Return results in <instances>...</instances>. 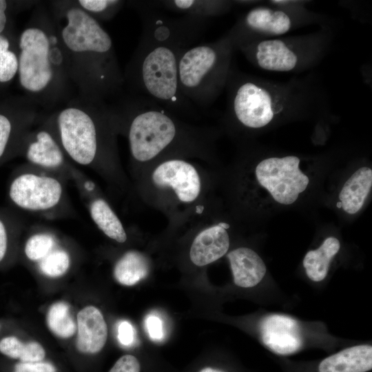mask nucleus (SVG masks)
<instances>
[{"mask_svg": "<svg viewBox=\"0 0 372 372\" xmlns=\"http://www.w3.org/2000/svg\"><path fill=\"white\" fill-rule=\"evenodd\" d=\"M46 322L50 330L61 338H69L76 331V324L70 311V307L65 302L54 303L49 309Z\"/></svg>", "mask_w": 372, "mask_h": 372, "instance_id": "bb28decb", "label": "nucleus"}, {"mask_svg": "<svg viewBox=\"0 0 372 372\" xmlns=\"http://www.w3.org/2000/svg\"><path fill=\"white\" fill-rule=\"evenodd\" d=\"M17 44V75L26 97L49 112L74 96L65 52L47 2L34 7Z\"/></svg>", "mask_w": 372, "mask_h": 372, "instance_id": "7ed1b4c3", "label": "nucleus"}, {"mask_svg": "<svg viewBox=\"0 0 372 372\" xmlns=\"http://www.w3.org/2000/svg\"><path fill=\"white\" fill-rule=\"evenodd\" d=\"M300 164V158L293 155L264 158L255 167L256 181L276 203L291 205L307 189L310 182Z\"/></svg>", "mask_w": 372, "mask_h": 372, "instance_id": "9b49d317", "label": "nucleus"}, {"mask_svg": "<svg viewBox=\"0 0 372 372\" xmlns=\"http://www.w3.org/2000/svg\"><path fill=\"white\" fill-rule=\"evenodd\" d=\"M234 50L227 33L216 41L189 46L181 52L178 67L180 89L196 107H209L226 87Z\"/></svg>", "mask_w": 372, "mask_h": 372, "instance_id": "0eeeda50", "label": "nucleus"}, {"mask_svg": "<svg viewBox=\"0 0 372 372\" xmlns=\"http://www.w3.org/2000/svg\"><path fill=\"white\" fill-rule=\"evenodd\" d=\"M77 350L84 354L100 352L107 338V327L100 310L94 306L82 309L76 317Z\"/></svg>", "mask_w": 372, "mask_h": 372, "instance_id": "f3484780", "label": "nucleus"}, {"mask_svg": "<svg viewBox=\"0 0 372 372\" xmlns=\"http://www.w3.org/2000/svg\"><path fill=\"white\" fill-rule=\"evenodd\" d=\"M340 249V242L333 236L327 238L316 249L309 251L304 259L303 266L309 278L320 282L325 278L333 258Z\"/></svg>", "mask_w": 372, "mask_h": 372, "instance_id": "5701e85b", "label": "nucleus"}, {"mask_svg": "<svg viewBox=\"0 0 372 372\" xmlns=\"http://www.w3.org/2000/svg\"><path fill=\"white\" fill-rule=\"evenodd\" d=\"M153 2L165 9L204 21L225 14L231 9L232 5V2L229 1L209 0H172Z\"/></svg>", "mask_w": 372, "mask_h": 372, "instance_id": "4be33fe9", "label": "nucleus"}, {"mask_svg": "<svg viewBox=\"0 0 372 372\" xmlns=\"http://www.w3.org/2000/svg\"><path fill=\"white\" fill-rule=\"evenodd\" d=\"M12 3L6 0H0V34L6 33L9 23V12Z\"/></svg>", "mask_w": 372, "mask_h": 372, "instance_id": "72a5a7b5", "label": "nucleus"}, {"mask_svg": "<svg viewBox=\"0 0 372 372\" xmlns=\"http://www.w3.org/2000/svg\"><path fill=\"white\" fill-rule=\"evenodd\" d=\"M84 198L90 218L106 236L119 243L127 239L125 229L107 201L96 192V185L78 171L72 180Z\"/></svg>", "mask_w": 372, "mask_h": 372, "instance_id": "2eb2a0df", "label": "nucleus"}, {"mask_svg": "<svg viewBox=\"0 0 372 372\" xmlns=\"http://www.w3.org/2000/svg\"><path fill=\"white\" fill-rule=\"evenodd\" d=\"M262 341L273 353L290 355L299 351L303 340L298 322L288 316L271 314L260 325Z\"/></svg>", "mask_w": 372, "mask_h": 372, "instance_id": "dca6fc26", "label": "nucleus"}, {"mask_svg": "<svg viewBox=\"0 0 372 372\" xmlns=\"http://www.w3.org/2000/svg\"><path fill=\"white\" fill-rule=\"evenodd\" d=\"M372 187V169L362 167L346 180L339 193L342 209L349 214L358 213L363 207Z\"/></svg>", "mask_w": 372, "mask_h": 372, "instance_id": "412c9836", "label": "nucleus"}, {"mask_svg": "<svg viewBox=\"0 0 372 372\" xmlns=\"http://www.w3.org/2000/svg\"><path fill=\"white\" fill-rule=\"evenodd\" d=\"M372 368V347L361 344L344 349L324 358L319 372H366Z\"/></svg>", "mask_w": 372, "mask_h": 372, "instance_id": "aec40b11", "label": "nucleus"}, {"mask_svg": "<svg viewBox=\"0 0 372 372\" xmlns=\"http://www.w3.org/2000/svg\"><path fill=\"white\" fill-rule=\"evenodd\" d=\"M44 114L43 112L39 121L26 134L18 153L28 165L70 180L75 166L66 156Z\"/></svg>", "mask_w": 372, "mask_h": 372, "instance_id": "f8f14e48", "label": "nucleus"}, {"mask_svg": "<svg viewBox=\"0 0 372 372\" xmlns=\"http://www.w3.org/2000/svg\"><path fill=\"white\" fill-rule=\"evenodd\" d=\"M227 116L247 130H260L284 118L325 108L324 97L311 83H274L231 68L226 87Z\"/></svg>", "mask_w": 372, "mask_h": 372, "instance_id": "423d86ee", "label": "nucleus"}, {"mask_svg": "<svg viewBox=\"0 0 372 372\" xmlns=\"http://www.w3.org/2000/svg\"><path fill=\"white\" fill-rule=\"evenodd\" d=\"M12 42L8 32L0 34V56L5 52L17 47V44L12 45Z\"/></svg>", "mask_w": 372, "mask_h": 372, "instance_id": "c9c22d12", "label": "nucleus"}, {"mask_svg": "<svg viewBox=\"0 0 372 372\" xmlns=\"http://www.w3.org/2000/svg\"><path fill=\"white\" fill-rule=\"evenodd\" d=\"M0 352L22 362L42 361L45 356V351L39 343L36 342L23 343L14 336L6 337L1 340Z\"/></svg>", "mask_w": 372, "mask_h": 372, "instance_id": "393cba45", "label": "nucleus"}, {"mask_svg": "<svg viewBox=\"0 0 372 372\" xmlns=\"http://www.w3.org/2000/svg\"><path fill=\"white\" fill-rule=\"evenodd\" d=\"M143 31L123 73L130 94L148 98L172 113L195 116L196 107L182 94L178 82L181 52L202 34L205 21L184 16L169 18L134 3Z\"/></svg>", "mask_w": 372, "mask_h": 372, "instance_id": "f257e3e1", "label": "nucleus"}, {"mask_svg": "<svg viewBox=\"0 0 372 372\" xmlns=\"http://www.w3.org/2000/svg\"><path fill=\"white\" fill-rule=\"evenodd\" d=\"M118 338L124 346H130L134 342V331L132 324L126 320L121 321L118 327Z\"/></svg>", "mask_w": 372, "mask_h": 372, "instance_id": "473e14b6", "label": "nucleus"}, {"mask_svg": "<svg viewBox=\"0 0 372 372\" xmlns=\"http://www.w3.org/2000/svg\"><path fill=\"white\" fill-rule=\"evenodd\" d=\"M44 118L73 164L114 183L123 180L116 144L118 132L111 104L75 95L45 112Z\"/></svg>", "mask_w": 372, "mask_h": 372, "instance_id": "20e7f679", "label": "nucleus"}, {"mask_svg": "<svg viewBox=\"0 0 372 372\" xmlns=\"http://www.w3.org/2000/svg\"><path fill=\"white\" fill-rule=\"evenodd\" d=\"M67 180L28 164L10 183L11 201L30 214L55 218L69 213Z\"/></svg>", "mask_w": 372, "mask_h": 372, "instance_id": "1a4fd4ad", "label": "nucleus"}, {"mask_svg": "<svg viewBox=\"0 0 372 372\" xmlns=\"http://www.w3.org/2000/svg\"><path fill=\"white\" fill-rule=\"evenodd\" d=\"M47 3L65 52L76 95L105 101L121 96L123 73L109 33L74 0Z\"/></svg>", "mask_w": 372, "mask_h": 372, "instance_id": "f03ea898", "label": "nucleus"}, {"mask_svg": "<svg viewBox=\"0 0 372 372\" xmlns=\"http://www.w3.org/2000/svg\"><path fill=\"white\" fill-rule=\"evenodd\" d=\"M8 244V233L6 225L0 218V262L6 255Z\"/></svg>", "mask_w": 372, "mask_h": 372, "instance_id": "f704fd0d", "label": "nucleus"}, {"mask_svg": "<svg viewBox=\"0 0 372 372\" xmlns=\"http://www.w3.org/2000/svg\"><path fill=\"white\" fill-rule=\"evenodd\" d=\"M40 109L25 96L0 105V160L11 147L19 152L23 138L39 121Z\"/></svg>", "mask_w": 372, "mask_h": 372, "instance_id": "ddd939ff", "label": "nucleus"}, {"mask_svg": "<svg viewBox=\"0 0 372 372\" xmlns=\"http://www.w3.org/2000/svg\"><path fill=\"white\" fill-rule=\"evenodd\" d=\"M13 372H57V369L52 363L43 360L33 362H19L14 365Z\"/></svg>", "mask_w": 372, "mask_h": 372, "instance_id": "7c9ffc66", "label": "nucleus"}, {"mask_svg": "<svg viewBox=\"0 0 372 372\" xmlns=\"http://www.w3.org/2000/svg\"><path fill=\"white\" fill-rule=\"evenodd\" d=\"M153 184L160 189H169L183 203H192L200 195L202 182L191 163L177 157L163 159L152 173Z\"/></svg>", "mask_w": 372, "mask_h": 372, "instance_id": "4468645a", "label": "nucleus"}, {"mask_svg": "<svg viewBox=\"0 0 372 372\" xmlns=\"http://www.w3.org/2000/svg\"><path fill=\"white\" fill-rule=\"evenodd\" d=\"M331 30L311 34L255 39L234 43L256 67L277 72H300L314 67L325 55L331 43Z\"/></svg>", "mask_w": 372, "mask_h": 372, "instance_id": "6e6552de", "label": "nucleus"}, {"mask_svg": "<svg viewBox=\"0 0 372 372\" xmlns=\"http://www.w3.org/2000/svg\"><path fill=\"white\" fill-rule=\"evenodd\" d=\"M145 326L148 334L152 340H159L163 338V324L159 318L154 315H149L145 320Z\"/></svg>", "mask_w": 372, "mask_h": 372, "instance_id": "2f4dec72", "label": "nucleus"}, {"mask_svg": "<svg viewBox=\"0 0 372 372\" xmlns=\"http://www.w3.org/2000/svg\"><path fill=\"white\" fill-rule=\"evenodd\" d=\"M116 99L110 104L118 134L127 137L136 164L173 156L203 155L210 145L205 130L183 123L148 98L130 94Z\"/></svg>", "mask_w": 372, "mask_h": 372, "instance_id": "39448f33", "label": "nucleus"}, {"mask_svg": "<svg viewBox=\"0 0 372 372\" xmlns=\"http://www.w3.org/2000/svg\"><path fill=\"white\" fill-rule=\"evenodd\" d=\"M57 236L48 229H35L27 238L24 254L32 262H38L59 244Z\"/></svg>", "mask_w": 372, "mask_h": 372, "instance_id": "a878e982", "label": "nucleus"}, {"mask_svg": "<svg viewBox=\"0 0 372 372\" xmlns=\"http://www.w3.org/2000/svg\"><path fill=\"white\" fill-rule=\"evenodd\" d=\"M149 273V262L138 251L125 252L116 262L113 273L116 280L125 286H132L144 279Z\"/></svg>", "mask_w": 372, "mask_h": 372, "instance_id": "b1692460", "label": "nucleus"}, {"mask_svg": "<svg viewBox=\"0 0 372 372\" xmlns=\"http://www.w3.org/2000/svg\"><path fill=\"white\" fill-rule=\"evenodd\" d=\"M76 4L99 22L112 20L125 4L121 0H75Z\"/></svg>", "mask_w": 372, "mask_h": 372, "instance_id": "c85d7f7f", "label": "nucleus"}, {"mask_svg": "<svg viewBox=\"0 0 372 372\" xmlns=\"http://www.w3.org/2000/svg\"><path fill=\"white\" fill-rule=\"evenodd\" d=\"M70 265V254L59 244L37 262L40 272L50 278L62 276L68 271Z\"/></svg>", "mask_w": 372, "mask_h": 372, "instance_id": "cd10ccee", "label": "nucleus"}, {"mask_svg": "<svg viewBox=\"0 0 372 372\" xmlns=\"http://www.w3.org/2000/svg\"><path fill=\"white\" fill-rule=\"evenodd\" d=\"M199 372H225V371L208 366V367H205L202 369Z\"/></svg>", "mask_w": 372, "mask_h": 372, "instance_id": "e433bc0d", "label": "nucleus"}, {"mask_svg": "<svg viewBox=\"0 0 372 372\" xmlns=\"http://www.w3.org/2000/svg\"><path fill=\"white\" fill-rule=\"evenodd\" d=\"M234 283L240 287L257 285L264 278L267 268L260 256L248 247H238L227 254Z\"/></svg>", "mask_w": 372, "mask_h": 372, "instance_id": "6ab92c4d", "label": "nucleus"}, {"mask_svg": "<svg viewBox=\"0 0 372 372\" xmlns=\"http://www.w3.org/2000/svg\"><path fill=\"white\" fill-rule=\"evenodd\" d=\"M227 227L225 223H218L203 229L196 236L189 251L193 264L203 267L226 254L230 245Z\"/></svg>", "mask_w": 372, "mask_h": 372, "instance_id": "a211bd4d", "label": "nucleus"}, {"mask_svg": "<svg viewBox=\"0 0 372 372\" xmlns=\"http://www.w3.org/2000/svg\"><path fill=\"white\" fill-rule=\"evenodd\" d=\"M109 372H141V364L136 357L126 354L116 361Z\"/></svg>", "mask_w": 372, "mask_h": 372, "instance_id": "c756f323", "label": "nucleus"}, {"mask_svg": "<svg viewBox=\"0 0 372 372\" xmlns=\"http://www.w3.org/2000/svg\"><path fill=\"white\" fill-rule=\"evenodd\" d=\"M271 6H259L249 10L227 32L233 42L247 39L282 37L309 17H304L302 3L271 1Z\"/></svg>", "mask_w": 372, "mask_h": 372, "instance_id": "9d476101", "label": "nucleus"}]
</instances>
